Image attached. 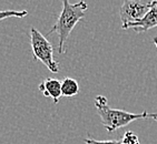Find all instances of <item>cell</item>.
I'll list each match as a JSON object with an SVG mask.
<instances>
[{"instance_id": "cell-1", "label": "cell", "mask_w": 157, "mask_h": 144, "mask_svg": "<svg viewBox=\"0 0 157 144\" xmlns=\"http://www.w3.org/2000/svg\"><path fill=\"white\" fill-rule=\"evenodd\" d=\"M95 106L97 113L99 114L101 124L107 132L113 133L116 130L128 125L130 122L144 119H154L157 121V113H148L144 111L142 113H130L125 110L113 109L108 105L107 98L104 95H97L95 98Z\"/></svg>"}, {"instance_id": "cell-2", "label": "cell", "mask_w": 157, "mask_h": 144, "mask_svg": "<svg viewBox=\"0 0 157 144\" xmlns=\"http://www.w3.org/2000/svg\"><path fill=\"white\" fill-rule=\"evenodd\" d=\"M88 9L87 3L85 1H79L77 3H70L67 0L63 1V9L56 23L48 31L47 36L52 32L58 33V52L60 54L65 53V45L70 33L77 24L86 16Z\"/></svg>"}, {"instance_id": "cell-3", "label": "cell", "mask_w": 157, "mask_h": 144, "mask_svg": "<svg viewBox=\"0 0 157 144\" xmlns=\"http://www.w3.org/2000/svg\"><path fill=\"white\" fill-rule=\"evenodd\" d=\"M30 45L33 49V59L42 62L52 73L59 72V64L54 59V48L40 31L35 27L30 28Z\"/></svg>"}, {"instance_id": "cell-4", "label": "cell", "mask_w": 157, "mask_h": 144, "mask_svg": "<svg viewBox=\"0 0 157 144\" xmlns=\"http://www.w3.org/2000/svg\"><path fill=\"white\" fill-rule=\"evenodd\" d=\"M153 1H143V0H126L121 5L119 10V16L121 20V28L126 29L127 26L138 22L142 20L151 8L153 7Z\"/></svg>"}, {"instance_id": "cell-5", "label": "cell", "mask_w": 157, "mask_h": 144, "mask_svg": "<svg viewBox=\"0 0 157 144\" xmlns=\"http://www.w3.org/2000/svg\"><path fill=\"white\" fill-rule=\"evenodd\" d=\"M157 27V0H154L153 7L151 10L145 15V17L139 20L138 22L132 23L129 26H127L126 29H133L137 34L139 33H144L149 29Z\"/></svg>"}, {"instance_id": "cell-6", "label": "cell", "mask_w": 157, "mask_h": 144, "mask_svg": "<svg viewBox=\"0 0 157 144\" xmlns=\"http://www.w3.org/2000/svg\"><path fill=\"white\" fill-rule=\"evenodd\" d=\"M40 92L47 98L52 99L55 103H58L61 98V82L58 79L47 78L38 87Z\"/></svg>"}, {"instance_id": "cell-7", "label": "cell", "mask_w": 157, "mask_h": 144, "mask_svg": "<svg viewBox=\"0 0 157 144\" xmlns=\"http://www.w3.org/2000/svg\"><path fill=\"white\" fill-rule=\"evenodd\" d=\"M79 93V84L73 78H65L61 81V95L73 98Z\"/></svg>"}, {"instance_id": "cell-8", "label": "cell", "mask_w": 157, "mask_h": 144, "mask_svg": "<svg viewBox=\"0 0 157 144\" xmlns=\"http://www.w3.org/2000/svg\"><path fill=\"white\" fill-rule=\"evenodd\" d=\"M28 15L27 10H0V21L7 18H24Z\"/></svg>"}, {"instance_id": "cell-9", "label": "cell", "mask_w": 157, "mask_h": 144, "mask_svg": "<svg viewBox=\"0 0 157 144\" xmlns=\"http://www.w3.org/2000/svg\"><path fill=\"white\" fill-rule=\"evenodd\" d=\"M121 142H123L124 144H140L139 143L138 138H137V135L135 134V133L130 132V131L125 133Z\"/></svg>"}, {"instance_id": "cell-10", "label": "cell", "mask_w": 157, "mask_h": 144, "mask_svg": "<svg viewBox=\"0 0 157 144\" xmlns=\"http://www.w3.org/2000/svg\"><path fill=\"white\" fill-rule=\"evenodd\" d=\"M85 144H121V141L117 140H109V141H97L90 136V134L87 135V138L84 140Z\"/></svg>"}, {"instance_id": "cell-11", "label": "cell", "mask_w": 157, "mask_h": 144, "mask_svg": "<svg viewBox=\"0 0 157 144\" xmlns=\"http://www.w3.org/2000/svg\"><path fill=\"white\" fill-rule=\"evenodd\" d=\"M154 45H155V47H156V49H157V38H154Z\"/></svg>"}]
</instances>
